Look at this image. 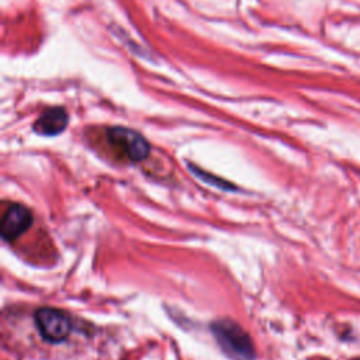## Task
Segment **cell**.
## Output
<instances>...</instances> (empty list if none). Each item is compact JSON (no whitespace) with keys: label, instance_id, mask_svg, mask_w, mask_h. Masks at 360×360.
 <instances>
[{"label":"cell","instance_id":"6da1fadb","mask_svg":"<svg viewBox=\"0 0 360 360\" xmlns=\"http://www.w3.org/2000/svg\"><path fill=\"white\" fill-rule=\"evenodd\" d=\"M212 333L225 354L233 360L255 359V347L252 340L239 325L231 321H218L212 325Z\"/></svg>","mask_w":360,"mask_h":360},{"label":"cell","instance_id":"7a4b0ae2","mask_svg":"<svg viewBox=\"0 0 360 360\" xmlns=\"http://www.w3.org/2000/svg\"><path fill=\"white\" fill-rule=\"evenodd\" d=\"M105 138L108 145L124 159L129 162H141L148 158L150 146L148 141L136 131L124 128V127H112L105 132Z\"/></svg>","mask_w":360,"mask_h":360},{"label":"cell","instance_id":"3957f363","mask_svg":"<svg viewBox=\"0 0 360 360\" xmlns=\"http://www.w3.org/2000/svg\"><path fill=\"white\" fill-rule=\"evenodd\" d=\"M35 326L46 342L58 343L69 336L72 322L63 311L44 307L35 312Z\"/></svg>","mask_w":360,"mask_h":360},{"label":"cell","instance_id":"277c9868","mask_svg":"<svg viewBox=\"0 0 360 360\" xmlns=\"http://www.w3.org/2000/svg\"><path fill=\"white\" fill-rule=\"evenodd\" d=\"M31 224H32L31 211L21 204H13L4 211L1 217V224H0L1 238L7 242H11L17 239L20 235H22L31 226Z\"/></svg>","mask_w":360,"mask_h":360},{"label":"cell","instance_id":"5b68a950","mask_svg":"<svg viewBox=\"0 0 360 360\" xmlns=\"http://www.w3.org/2000/svg\"><path fill=\"white\" fill-rule=\"evenodd\" d=\"M68 125V114L62 107H52L44 111L34 124V131L39 135L52 136L60 134Z\"/></svg>","mask_w":360,"mask_h":360},{"label":"cell","instance_id":"8992f818","mask_svg":"<svg viewBox=\"0 0 360 360\" xmlns=\"http://www.w3.org/2000/svg\"><path fill=\"white\" fill-rule=\"evenodd\" d=\"M353 360H360V359H353Z\"/></svg>","mask_w":360,"mask_h":360}]
</instances>
